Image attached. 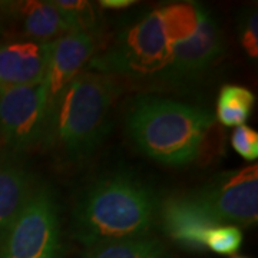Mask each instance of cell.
Returning <instances> with one entry per match:
<instances>
[{"mask_svg": "<svg viewBox=\"0 0 258 258\" xmlns=\"http://www.w3.org/2000/svg\"><path fill=\"white\" fill-rule=\"evenodd\" d=\"M135 5L134 0H102L99 2V6L102 9H125Z\"/></svg>", "mask_w": 258, "mask_h": 258, "instance_id": "ffe728a7", "label": "cell"}, {"mask_svg": "<svg viewBox=\"0 0 258 258\" xmlns=\"http://www.w3.org/2000/svg\"><path fill=\"white\" fill-rule=\"evenodd\" d=\"M231 145L245 161L252 162L258 158V134L247 125H241L234 129Z\"/></svg>", "mask_w": 258, "mask_h": 258, "instance_id": "ac0fdd59", "label": "cell"}, {"mask_svg": "<svg viewBox=\"0 0 258 258\" xmlns=\"http://www.w3.org/2000/svg\"><path fill=\"white\" fill-rule=\"evenodd\" d=\"M0 258H62V232L53 194L37 186L0 235Z\"/></svg>", "mask_w": 258, "mask_h": 258, "instance_id": "5b68a950", "label": "cell"}, {"mask_svg": "<svg viewBox=\"0 0 258 258\" xmlns=\"http://www.w3.org/2000/svg\"><path fill=\"white\" fill-rule=\"evenodd\" d=\"M242 244V232L237 225H218L207 232L205 248L217 254L230 255L240 249Z\"/></svg>", "mask_w": 258, "mask_h": 258, "instance_id": "e0dca14e", "label": "cell"}, {"mask_svg": "<svg viewBox=\"0 0 258 258\" xmlns=\"http://www.w3.org/2000/svg\"><path fill=\"white\" fill-rule=\"evenodd\" d=\"M95 55L92 35L82 32L66 33L52 42L45 86L49 105L69 83L81 74L82 68Z\"/></svg>", "mask_w": 258, "mask_h": 258, "instance_id": "8fae6325", "label": "cell"}, {"mask_svg": "<svg viewBox=\"0 0 258 258\" xmlns=\"http://www.w3.org/2000/svg\"><path fill=\"white\" fill-rule=\"evenodd\" d=\"M212 123V115L203 108L158 96H139L126 116V131L135 147L171 166H184L198 157Z\"/></svg>", "mask_w": 258, "mask_h": 258, "instance_id": "3957f363", "label": "cell"}, {"mask_svg": "<svg viewBox=\"0 0 258 258\" xmlns=\"http://www.w3.org/2000/svg\"><path fill=\"white\" fill-rule=\"evenodd\" d=\"M116 93L109 75L81 72L49 105L43 139L68 161L88 157L108 131Z\"/></svg>", "mask_w": 258, "mask_h": 258, "instance_id": "7a4b0ae2", "label": "cell"}, {"mask_svg": "<svg viewBox=\"0 0 258 258\" xmlns=\"http://www.w3.org/2000/svg\"><path fill=\"white\" fill-rule=\"evenodd\" d=\"M159 217L166 235L181 248L192 251L205 248L207 232L224 225L200 201L197 194L168 197L159 207Z\"/></svg>", "mask_w": 258, "mask_h": 258, "instance_id": "ba28073f", "label": "cell"}, {"mask_svg": "<svg viewBox=\"0 0 258 258\" xmlns=\"http://www.w3.org/2000/svg\"><path fill=\"white\" fill-rule=\"evenodd\" d=\"M56 9L62 13L72 32H82L92 35L98 25V13L91 2L86 0H53Z\"/></svg>", "mask_w": 258, "mask_h": 258, "instance_id": "2e32d148", "label": "cell"}, {"mask_svg": "<svg viewBox=\"0 0 258 258\" xmlns=\"http://www.w3.org/2000/svg\"><path fill=\"white\" fill-rule=\"evenodd\" d=\"M176 43L166 26L162 9L152 10L120 33L108 50L95 56L89 68L105 75H161L171 60Z\"/></svg>", "mask_w": 258, "mask_h": 258, "instance_id": "277c9868", "label": "cell"}, {"mask_svg": "<svg viewBox=\"0 0 258 258\" xmlns=\"http://www.w3.org/2000/svg\"><path fill=\"white\" fill-rule=\"evenodd\" d=\"M197 197L221 224L254 225L258 220V166L217 176Z\"/></svg>", "mask_w": 258, "mask_h": 258, "instance_id": "52a82bcc", "label": "cell"}, {"mask_svg": "<svg viewBox=\"0 0 258 258\" xmlns=\"http://www.w3.org/2000/svg\"><path fill=\"white\" fill-rule=\"evenodd\" d=\"M33 189L25 166L12 159L0 161V235L16 220Z\"/></svg>", "mask_w": 258, "mask_h": 258, "instance_id": "4fadbf2b", "label": "cell"}, {"mask_svg": "<svg viewBox=\"0 0 258 258\" xmlns=\"http://www.w3.org/2000/svg\"><path fill=\"white\" fill-rule=\"evenodd\" d=\"M222 47L220 28L210 12L203 8L195 35L186 42L176 45L162 75L175 81L203 74L221 55Z\"/></svg>", "mask_w": 258, "mask_h": 258, "instance_id": "9c48e42d", "label": "cell"}, {"mask_svg": "<svg viewBox=\"0 0 258 258\" xmlns=\"http://www.w3.org/2000/svg\"><path fill=\"white\" fill-rule=\"evenodd\" d=\"M3 20H5V15H3L2 8H0V32H2V29H3Z\"/></svg>", "mask_w": 258, "mask_h": 258, "instance_id": "44dd1931", "label": "cell"}, {"mask_svg": "<svg viewBox=\"0 0 258 258\" xmlns=\"http://www.w3.org/2000/svg\"><path fill=\"white\" fill-rule=\"evenodd\" d=\"M240 43L251 59L258 57V16L257 10H249L241 18Z\"/></svg>", "mask_w": 258, "mask_h": 258, "instance_id": "d6986e66", "label": "cell"}, {"mask_svg": "<svg viewBox=\"0 0 258 258\" xmlns=\"http://www.w3.org/2000/svg\"><path fill=\"white\" fill-rule=\"evenodd\" d=\"M155 212V197L142 181L126 172L112 174L83 192L74 211L75 237L88 249L145 237Z\"/></svg>", "mask_w": 258, "mask_h": 258, "instance_id": "6da1fadb", "label": "cell"}, {"mask_svg": "<svg viewBox=\"0 0 258 258\" xmlns=\"http://www.w3.org/2000/svg\"><path fill=\"white\" fill-rule=\"evenodd\" d=\"M5 19H13L20 30L36 42H53L66 33H71L62 13L52 2H0Z\"/></svg>", "mask_w": 258, "mask_h": 258, "instance_id": "7c38bea8", "label": "cell"}, {"mask_svg": "<svg viewBox=\"0 0 258 258\" xmlns=\"http://www.w3.org/2000/svg\"><path fill=\"white\" fill-rule=\"evenodd\" d=\"M252 92L238 85H224L217 102V118L225 126L245 125L254 106Z\"/></svg>", "mask_w": 258, "mask_h": 258, "instance_id": "9a60e30c", "label": "cell"}, {"mask_svg": "<svg viewBox=\"0 0 258 258\" xmlns=\"http://www.w3.org/2000/svg\"><path fill=\"white\" fill-rule=\"evenodd\" d=\"M49 98L45 82L0 89V138L13 151H26L43 138Z\"/></svg>", "mask_w": 258, "mask_h": 258, "instance_id": "8992f818", "label": "cell"}, {"mask_svg": "<svg viewBox=\"0 0 258 258\" xmlns=\"http://www.w3.org/2000/svg\"><path fill=\"white\" fill-rule=\"evenodd\" d=\"M235 258H244V257H235Z\"/></svg>", "mask_w": 258, "mask_h": 258, "instance_id": "7402d4cb", "label": "cell"}, {"mask_svg": "<svg viewBox=\"0 0 258 258\" xmlns=\"http://www.w3.org/2000/svg\"><path fill=\"white\" fill-rule=\"evenodd\" d=\"M52 42L12 40L0 45V89L45 82Z\"/></svg>", "mask_w": 258, "mask_h": 258, "instance_id": "30bf717a", "label": "cell"}, {"mask_svg": "<svg viewBox=\"0 0 258 258\" xmlns=\"http://www.w3.org/2000/svg\"><path fill=\"white\" fill-rule=\"evenodd\" d=\"M86 258H171V255L159 240L138 237L93 247Z\"/></svg>", "mask_w": 258, "mask_h": 258, "instance_id": "5bb4252c", "label": "cell"}]
</instances>
